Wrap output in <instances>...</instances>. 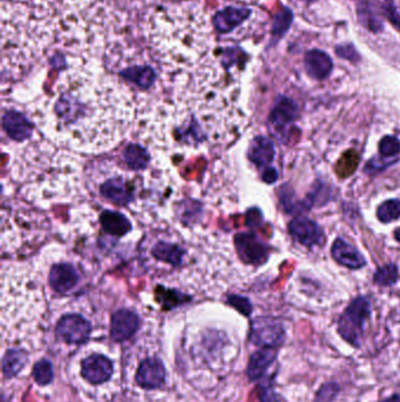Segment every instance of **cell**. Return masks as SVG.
<instances>
[{
    "mask_svg": "<svg viewBox=\"0 0 400 402\" xmlns=\"http://www.w3.org/2000/svg\"><path fill=\"white\" fill-rule=\"evenodd\" d=\"M133 104L111 79H77L57 91L42 113L52 139L81 152L104 151L127 132Z\"/></svg>",
    "mask_w": 400,
    "mask_h": 402,
    "instance_id": "1",
    "label": "cell"
},
{
    "mask_svg": "<svg viewBox=\"0 0 400 402\" xmlns=\"http://www.w3.org/2000/svg\"><path fill=\"white\" fill-rule=\"evenodd\" d=\"M371 314V302L364 297L354 299L339 317L338 333L344 340L358 348L362 344L364 326Z\"/></svg>",
    "mask_w": 400,
    "mask_h": 402,
    "instance_id": "2",
    "label": "cell"
},
{
    "mask_svg": "<svg viewBox=\"0 0 400 402\" xmlns=\"http://www.w3.org/2000/svg\"><path fill=\"white\" fill-rule=\"evenodd\" d=\"M251 341L258 347L278 348L285 340L284 327L275 317H256L251 322Z\"/></svg>",
    "mask_w": 400,
    "mask_h": 402,
    "instance_id": "3",
    "label": "cell"
},
{
    "mask_svg": "<svg viewBox=\"0 0 400 402\" xmlns=\"http://www.w3.org/2000/svg\"><path fill=\"white\" fill-rule=\"evenodd\" d=\"M298 106L288 97L278 98L269 116L270 131L278 139L283 140L287 137L289 128L296 121L298 116Z\"/></svg>",
    "mask_w": 400,
    "mask_h": 402,
    "instance_id": "4",
    "label": "cell"
},
{
    "mask_svg": "<svg viewBox=\"0 0 400 402\" xmlns=\"http://www.w3.org/2000/svg\"><path fill=\"white\" fill-rule=\"evenodd\" d=\"M92 332V326L78 314L62 317L57 325V334L67 344H85Z\"/></svg>",
    "mask_w": 400,
    "mask_h": 402,
    "instance_id": "5",
    "label": "cell"
},
{
    "mask_svg": "<svg viewBox=\"0 0 400 402\" xmlns=\"http://www.w3.org/2000/svg\"><path fill=\"white\" fill-rule=\"evenodd\" d=\"M235 245L239 256L246 263L262 265L268 259L269 250L253 233H239L235 236Z\"/></svg>",
    "mask_w": 400,
    "mask_h": 402,
    "instance_id": "6",
    "label": "cell"
},
{
    "mask_svg": "<svg viewBox=\"0 0 400 402\" xmlns=\"http://www.w3.org/2000/svg\"><path fill=\"white\" fill-rule=\"evenodd\" d=\"M289 233L300 244L307 247H313L323 243L324 233L318 224L307 218H295L289 224Z\"/></svg>",
    "mask_w": 400,
    "mask_h": 402,
    "instance_id": "7",
    "label": "cell"
},
{
    "mask_svg": "<svg viewBox=\"0 0 400 402\" xmlns=\"http://www.w3.org/2000/svg\"><path fill=\"white\" fill-rule=\"evenodd\" d=\"M81 374L93 385L106 383L113 374L112 361L100 354L89 356L82 361Z\"/></svg>",
    "mask_w": 400,
    "mask_h": 402,
    "instance_id": "8",
    "label": "cell"
},
{
    "mask_svg": "<svg viewBox=\"0 0 400 402\" xmlns=\"http://www.w3.org/2000/svg\"><path fill=\"white\" fill-rule=\"evenodd\" d=\"M140 327V317L129 310H120L113 314L111 337L121 342L133 337Z\"/></svg>",
    "mask_w": 400,
    "mask_h": 402,
    "instance_id": "9",
    "label": "cell"
},
{
    "mask_svg": "<svg viewBox=\"0 0 400 402\" xmlns=\"http://www.w3.org/2000/svg\"><path fill=\"white\" fill-rule=\"evenodd\" d=\"M80 280L75 267L71 263H58L52 267L48 275L50 286L60 294L69 293L74 290Z\"/></svg>",
    "mask_w": 400,
    "mask_h": 402,
    "instance_id": "10",
    "label": "cell"
},
{
    "mask_svg": "<svg viewBox=\"0 0 400 402\" xmlns=\"http://www.w3.org/2000/svg\"><path fill=\"white\" fill-rule=\"evenodd\" d=\"M165 379V366L158 359L143 360L136 372V383L146 390L158 388L163 385Z\"/></svg>",
    "mask_w": 400,
    "mask_h": 402,
    "instance_id": "11",
    "label": "cell"
},
{
    "mask_svg": "<svg viewBox=\"0 0 400 402\" xmlns=\"http://www.w3.org/2000/svg\"><path fill=\"white\" fill-rule=\"evenodd\" d=\"M119 76L123 80H126L138 89H150L156 82V72L148 64L125 66L122 70L119 71Z\"/></svg>",
    "mask_w": 400,
    "mask_h": 402,
    "instance_id": "12",
    "label": "cell"
},
{
    "mask_svg": "<svg viewBox=\"0 0 400 402\" xmlns=\"http://www.w3.org/2000/svg\"><path fill=\"white\" fill-rule=\"evenodd\" d=\"M331 254L339 265L350 270H359L365 266L366 261L362 253L345 240H336L331 248Z\"/></svg>",
    "mask_w": 400,
    "mask_h": 402,
    "instance_id": "13",
    "label": "cell"
},
{
    "mask_svg": "<svg viewBox=\"0 0 400 402\" xmlns=\"http://www.w3.org/2000/svg\"><path fill=\"white\" fill-rule=\"evenodd\" d=\"M304 67L310 77L317 80H324L334 70V62L330 55L324 51L310 50L305 53Z\"/></svg>",
    "mask_w": 400,
    "mask_h": 402,
    "instance_id": "14",
    "label": "cell"
},
{
    "mask_svg": "<svg viewBox=\"0 0 400 402\" xmlns=\"http://www.w3.org/2000/svg\"><path fill=\"white\" fill-rule=\"evenodd\" d=\"M3 128L11 139L16 141H24L28 139L33 132L30 120L17 111H8L3 116Z\"/></svg>",
    "mask_w": 400,
    "mask_h": 402,
    "instance_id": "15",
    "label": "cell"
},
{
    "mask_svg": "<svg viewBox=\"0 0 400 402\" xmlns=\"http://www.w3.org/2000/svg\"><path fill=\"white\" fill-rule=\"evenodd\" d=\"M251 11L246 8H226L216 13L214 25L219 33H229L242 25L249 17Z\"/></svg>",
    "mask_w": 400,
    "mask_h": 402,
    "instance_id": "16",
    "label": "cell"
},
{
    "mask_svg": "<svg viewBox=\"0 0 400 402\" xmlns=\"http://www.w3.org/2000/svg\"><path fill=\"white\" fill-rule=\"evenodd\" d=\"M278 358V348H261L251 356L246 375L251 381L260 380L266 375L268 368L275 362Z\"/></svg>",
    "mask_w": 400,
    "mask_h": 402,
    "instance_id": "17",
    "label": "cell"
},
{
    "mask_svg": "<svg viewBox=\"0 0 400 402\" xmlns=\"http://www.w3.org/2000/svg\"><path fill=\"white\" fill-rule=\"evenodd\" d=\"M100 193L104 199L112 201L116 205H127L131 201V187L122 178L108 179L100 186Z\"/></svg>",
    "mask_w": 400,
    "mask_h": 402,
    "instance_id": "18",
    "label": "cell"
},
{
    "mask_svg": "<svg viewBox=\"0 0 400 402\" xmlns=\"http://www.w3.org/2000/svg\"><path fill=\"white\" fill-rule=\"evenodd\" d=\"M275 155H276L275 145L269 138L256 137L251 143L248 155L256 166L266 167L273 163Z\"/></svg>",
    "mask_w": 400,
    "mask_h": 402,
    "instance_id": "19",
    "label": "cell"
},
{
    "mask_svg": "<svg viewBox=\"0 0 400 402\" xmlns=\"http://www.w3.org/2000/svg\"><path fill=\"white\" fill-rule=\"evenodd\" d=\"M101 224L106 232L114 236H122L131 229V225L127 218L119 212L104 211L101 214Z\"/></svg>",
    "mask_w": 400,
    "mask_h": 402,
    "instance_id": "20",
    "label": "cell"
},
{
    "mask_svg": "<svg viewBox=\"0 0 400 402\" xmlns=\"http://www.w3.org/2000/svg\"><path fill=\"white\" fill-rule=\"evenodd\" d=\"M152 254L163 263L179 266L181 263L182 258L185 256V251L179 245L160 241L152 250Z\"/></svg>",
    "mask_w": 400,
    "mask_h": 402,
    "instance_id": "21",
    "label": "cell"
},
{
    "mask_svg": "<svg viewBox=\"0 0 400 402\" xmlns=\"http://www.w3.org/2000/svg\"><path fill=\"white\" fill-rule=\"evenodd\" d=\"M27 361V354L21 349H8L3 358V373L6 378H13L25 367Z\"/></svg>",
    "mask_w": 400,
    "mask_h": 402,
    "instance_id": "22",
    "label": "cell"
},
{
    "mask_svg": "<svg viewBox=\"0 0 400 402\" xmlns=\"http://www.w3.org/2000/svg\"><path fill=\"white\" fill-rule=\"evenodd\" d=\"M293 21V13L289 8H282L275 16L273 21V28H271V35H273V43L280 42L285 33L289 31Z\"/></svg>",
    "mask_w": 400,
    "mask_h": 402,
    "instance_id": "23",
    "label": "cell"
},
{
    "mask_svg": "<svg viewBox=\"0 0 400 402\" xmlns=\"http://www.w3.org/2000/svg\"><path fill=\"white\" fill-rule=\"evenodd\" d=\"M123 157H125L128 166L131 167L135 171L146 168L147 165L149 163L148 152L143 146L135 145V143H131L129 146L126 147Z\"/></svg>",
    "mask_w": 400,
    "mask_h": 402,
    "instance_id": "24",
    "label": "cell"
},
{
    "mask_svg": "<svg viewBox=\"0 0 400 402\" xmlns=\"http://www.w3.org/2000/svg\"><path fill=\"white\" fill-rule=\"evenodd\" d=\"M358 18H359V23L362 24L364 28H367L370 32L372 33H379L383 31V21L381 18L374 13L372 8L366 3L358 6Z\"/></svg>",
    "mask_w": 400,
    "mask_h": 402,
    "instance_id": "25",
    "label": "cell"
},
{
    "mask_svg": "<svg viewBox=\"0 0 400 402\" xmlns=\"http://www.w3.org/2000/svg\"><path fill=\"white\" fill-rule=\"evenodd\" d=\"M398 280V270L394 263H388L385 266L379 267L374 273V283L378 286H392Z\"/></svg>",
    "mask_w": 400,
    "mask_h": 402,
    "instance_id": "26",
    "label": "cell"
},
{
    "mask_svg": "<svg viewBox=\"0 0 400 402\" xmlns=\"http://www.w3.org/2000/svg\"><path fill=\"white\" fill-rule=\"evenodd\" d=\"M377 217L381 222H391L400 218V200L391 199L381 204L377 209Z\"/></svg>",
    "mask_w": 400,
    "mask_h": 402,
    "instance_id": "27",
    "label": "cell"
},
{
    "mask_svg": "<svg viewBox=\"0 0 400 402\" xmlns=\"http://www.w3.org/2000/svg\"><path fill=\"white\" fill-rule=\"evenodd\" d=\"M32 374H33L35 383L42 385V386H45V385L52 383V380H53V366H52L48 360H40L39 362L35 364Z\"/></svg>",
    "mask_w": 400,
    "mask_h": 402,
    "instance_id": "28",
    "label": "cell"
},
{
    "mask_svg": "<svg viewBox=\"0 0 400 402\" xmlns=\"http://www.w3.org/2000/svg\"><path fill=\"white\" fill-rule=\"evenodd\" d=\"M379 153L383 158H398L400 155V140L393 136L384 137L379 143Z\"/></svg>",
    "mask_w": 400,
    "mask_h": 402,
    "instance_id": "29",
    "label": "cell"
},
{
    "mask_svg": "<svg viewBox=\"0 0 400 402\" xmlns=\"http://www.w3.org/2000/svg\"><path fill=\"white\" fill-rule=\"evenodd\" d=\"M339 393V385L337 383H327L320 387L316 394L315 402H334Z\"/></svg>",
    "mask_w": 400,
    "mask_h": 402,
    "instance_id": "30",
    "label": "cell"
},
{
    "mask_svg": "<svg viewBox=\"0 0 400 402\" xmlns=\"http://www.w3.org/2000/svg\"><path fill=\"white\" fill-rule=\"evenodd\" d=\"M335 51L336 55H338L339 58L345 59L347 62H354V64L361 62V55L358 53L354 44H339L336 46Z\"/></svg>",
    "mask_w": 400,
    "mask_h": 402,
    "instance_id": "31",
    "label": "cell"
},
{
    "mask_svg": "<svg viewBox=\"0 0 400 402\" xmlns=\"http://www.w3.org/2000/svg\"><path fill=\"white\" fill-rule=\"evenodd\" d=\"M399 158H383V157H374V158L371 159L367 161L365 166V172L367 173H376V172H379V171H383L386 167L390 166V165H393V164L397 163Z\"/></svg>",
    "mask_w": 400,
    "mask_h": 402,
    "instance_id": "32",
    "label": "cell"
},
{
    "mask_svg": "<svg viewBox=\"0 0 400 402\" xmlns=\"http://www.w3.org/2000/svg\"><path fill=\"white\" fill-rule=\"evenodd\" d=\"M381 10L384 16L390 20V23L392 24L397 30H400V15L397 11L396 5L393 4L392 0L384 1L381 4Z\"/></svg>",
    "mask_w": 400,
    "mask_h": 402,
    "instance_id": "33",
    "label": "cell"
},
{
    "mask_svg": "<svg viewBox=\"0 0 400 402\" xmlns=\"http://www.w3.org/2000/svg\"><path fill=\"white\" fill-rule=\"evenodd\" d=\"M228 302L233 307H235L239 313H242L243 315H246V317L251 315V312H253V306H251V302L246 298L239 297V295H231L228 299Z\"/></svg>",
    "mask_w": 400,
    "mask_h": 402,
    "instance_id": "34",
    "label": "cell"
},
{
    "mask_svg": "<svg viewBox=\"0 0 400 402\" xmlns=\"http://www.w3.org/2000/svg\"><path fill=\"white\" fill-rule=\"evenodd\" d=\"M260 400L261 402H280L276 391L273 390V383L266 380L260 386Z\"/></svg>",
    "mask_w": 400,
    "mask_h": 402,
    "instance_id": "35",
    "label": "cell"
},
{
    "mask_svg": "<svg viewBox=\"0 0 400 402\" xmlns=\"http://www.w3.org/2000/svg\"><path fill=\"white\" fill-rule=\"evenodd\" d=\"M262 179H263V182H266V184H273V182H276V180L278 179V172L276 168H273V167H266L263 174H262Z\"/></svg>",
    "mask_w": 400,
    "mask_h": 402,
    "instance_id": "36",
    "label": "cell"
},
{
    "mask_svg": "<svg viewBox=\"0 0 400 402\" xmlns=\"http://www.w3.org/2000/svg\"><path fill=\"white\" fill-rule=\"evenodd\" d=\"M381 402H400V394H394L391 398L385 399Z\"/></svg>",
    "mask_w": 400,
    "mask_h": 402,
    "instance_id": "37",
    "label": "cell"
},
{
    "mask_svg": "<svg viewBox=\"0 0 400 402\" xmlns=\"http://www.w3.org/2000/svg\"><path fill=\"white\" fill-rule=\"evenodd\" d=\"M394 238H396V240L398 241V243H400V227L399 229H397L396 231H394Z\"/></svg>",
    "mask_w": 400,
    "mask_h": 402,
    "instance_id": "38",
    "label": "cell"
},
{
    "mask_svg": "<svg viewBox=\"0 0 400 402\" xmlns=\"http://www.w3.org/2000/svg\"><path fill=\"white\" fill-rule=\"evenodd\" d=\"M305 1H316V0H305Z\"/></svg>",
    "mask_w": 400,
    "mask_h": 402,
    "instance_id": "39",
    "label": "cell"
}]
</instances>
